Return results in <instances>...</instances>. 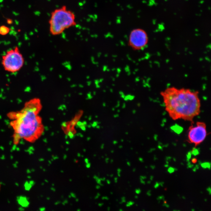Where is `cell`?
Segmentation results:
<instances>
[{
    "label": "cell",
    "mask_w": 211,
    "mask_h": 211,
    "mask_svg": "<svg viewBox=\"0 0 211 211\" xmlns=\"http://www.w3.org/2000/svg\"><path fill=\"white\" fill-rule=\"evenodd\" d=\"M42 108L40 99L34 98L26 101L19 110L10 111L6 114L13 131L14 144L17 145L21 139L33 143L42 135L45 129L40 115Z\"/></svg>",
    "instance_id": "1"
},
{
    "label": "cell",
    "mask_w": 211,
    "mask_h": 211,
    "mask_svg": "<svg viewBox=\"0 0 211 211\" xmlns=\"http://www.w3.org/2000/svg\"><path fill=\"white\" fill-rule=\"evenodd\" d=\"M165 110L174 120L193 122L201 113V102L198 91L169 87L160 92Z\"/></svg>",
    "instance_id": "2"
},
{
    "label": "cell",
    "mask_w": 211,
    "mask_h": 211,
    "mask_svg": "<svg viewBox=\"0 0 211 211\" xmlns=\"http://www.w3.org/2000/svg\"><path fill=\"white\" fill-rule=\"evenodd\" d=\"M76 24L75 14L63 6L52 12L49 20L50 33L53 36L58 35Z\"/></svg>",
    "instance_id": "3"
},
{
    "label": "cell",
    "mask_w": 211,
    "mask_h": 211,
    "mask_svg": "<svg viewBox=\"0 0 211 211\" xmlns=\"http://www.w3.org/2000/svg\"><path fill=\"white\" fill-rule=\"evenodd\" d=\"M1 65L6 72L15 74L23 69L25 59L18 46L8 50L1 58Z\"/></svg>",
    "instance_id": "4"
},
{
    "label": "cell",
    "mask_w": 211,
    "mask_h": 211,
    "mask_svg": "<svg viewBox=\"0 0 211 211\" xmlns=\"http://www.w3.org/2000/svg\"><path fill=\"white\" fill-rule=\"evenodd\" d=\"M148 34L143 29L136 28L132 29L129 33L128 38V45L135 50H143L148 45Z\"/></svg>",
    "instance_id": "5"
},
{
    "label": "cell",
    "mask_w": 211,
    "mask_h": 211,
    "mask_svg": "<svg viewBox=\"0 0 211 211\" xmlns=\"http://www.w3.org/2000/svg\"><path fill=\"white\" fill-rule=\"evenodd\" d=\"M207 135V126L203 122L192 124L189 128L188 137L190 142L197 146L202 143Z\"/></svg>",
    "instance_id": "6"
},
{
    "label": "cell",
    "mask_w": 211,
    "mask_h": 211,
    "mask_svg": "<svg viewBox=\"0 0 211 211\" xmlns=\"http://www.w3.org/2000/svg\"><path fill=\"white\" fill-rule=\"evenodd\" d=\"M10 29L6 26H2L0 27V34L1 35H6L8 34L10 31Z\"/></svg>",
    "instance_id": "7"
},
{
    "label": "cell",
    "mask_w": 211,
    "mask_h": 211,
    "mask_svg": "<svg viewBox=\"0 0 211 211\" xmlns=\"http://www.w3.org/2000/svg\"><path fill=\"white\" fill-rule=\"evenodd\" d=\"M198 153H199V152H198V150H193V154L194 155H197L198 154Z\"/></svg>",
    "instance_id": "8"
},
{
    "label": "cell",
    "mask_w": 211,
    "mask_h": 211,
    "mask_svg": "<svg viewBox=\"0 0 211 211\" xmlns=\"http://www.w3.org/2000/svg\"><path fill=\"white\" fill-rule=\"evenodd\" d=\"M172 169V170H171L170 169H169V171L170 173L172 172H173V171H174V169H173V168H172V169Z\"/></svg>",
    "instance_id": "9"
},
{
    "label": "cell",
    "mask_w": 211,
    "mask_h": 211,
    "mask_svg": "<svg viewBox=\"0 0 211 211\" xmlns=\"http://www.w3.org/2000/svg\"><path fill=\"white\" fill-rule=\"evenodd\" d=\"M192 161H193V163H195L196 162L197 160L196 159H193L192 160Z\"/></svg>",
    "instance_id": "10"
},
{
    "label": "cell",
    "mask_w": 211,
    "mask_h": 211,
    "mask_svg": "<svg viewBox=\"0 0 211 211\" xmlns=\"http://www.w3.org/2000/svg\"><path fill=\"white\" fill-rule=\"evenodd\" d=\"M2 1V0H0V1Z\"/></svg>",
    "instance_id": "11"
}]
</instances>
